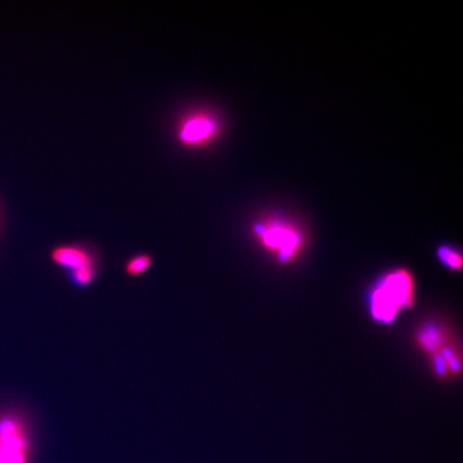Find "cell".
Segmentation results:
<instances>
[{"instance_id": "1", "label": "cell", "mask_w": 463, "mask_h": 463, "mask_svg": "<svg viewBox=\"0 0 463 463\" xmlns=\"http://www.w3.org/2000/svg\"><path fill=\"white\" fill-rule=\"evenodd\" d=\"M416 302L415 278L408 269L397 268L376 279L367 295L370 317L381 326H391Z\"/></svg>"}, {"instance_id": "2", "label": "cell", "mask_w": 463, "mask_h": 463, "mask_svg": "<svg viewBox=\"0 0 463 463\" xmlns=\"http://www.w3.org/2000/svg\"><path fill=\"white\" fill-rule=\"evenodd\" d=\"M259 244L277 263L288 265L302 256L305 237L302 231L281 219L260 220L252 228Z\"/></svg>"}, {"instance_id": "3", "label": "cell", "mask_w": 463, "mask_h": 463, "mask_svg": "<svg viewBox=\"0 0 463 463\" xmlns=\"http://www.w3.org/2000/svg\"><path fill=\"white\" fill-rule=\"evenodd\" d=\"M222 131V120L215 112L206 108H196L177 120L175 137L184 148L201 149L215 142Z\"/></svg>"}, {"instance_id": "4", "label": "cell", "mask_w": 463, "mask_h": 463, "mask_svg": "<svg viewBox=\"0 0 463 463\" xmlns=\"http://www.w3.org/2000/svg\"><path fill=\"white\" fill-rule=\"evenodd\" d=\"M31 434L27 422L17 412L0 414V463H29Z\"/></svg>"}, {"instance_id": "5", "label": "cell", "mask_w": 463, "mask_h": 463, "mask_svg": "<svg viewBox=\"0 0 463 463\" xmlns=\"http://www.w3.org/2000/svg\"><path fill=\"white\" fill-rule=\"evenodd\" d=\"M55 265L71 273L78 286L86 287L94 282L98 274V260L94 251L80 244L60 245L51 251Z\"/></svg>"}, {"instance_id": "6", "label": "cell", "mask_w": 463, "mask_h": 463, "mask_svg": "<svg viewBox=\"0 0 463 463\" xmlns=\"http://www.w3.org/2000/svg\"><path fill=\"white\" fill-rule=\"evenodd\" d=\"M454 341L455 335L448 324L437 318L422 322L414 333L415 345L428 358L437 354Z\"/></svg>"}, {"instance_id": "7", "label": "cell", "mask_w": 463, "mask_h": 463, "mask_svg": "<svg viewBox=\"0 0 463 463\" xmlns=\"http://www.w3.org/2000/svg\"><path fill=\"white\" fill-rule=\"evenodd\" d=\"M431 372L439 380L458 378L462 372L461 347L457 341L428 358Z\"/></svg>"}, {"instance_id": "8", "label": "cell", "mask_w": 463, "mask_h": 463, "mask_svg": "<svg viewBox=\"0 0 463 463\" xmlns=\"http://www.w3.org/2000/svg\"><path fill=\"white\" fill-rule=\"evenodd\" d=\"M437 258L444 268L451 271H460L462 269L463 260L459 249L448 244L439 246L437 249Z\"/></svg>"}, {"instance_id": "9", "label": "cell", "mask_w": 463, "mask_h": 463, "mask_svg": "<svg viewBox=\"0 0 463 463\" xmlns=\"http://www.w3.org/2000/svg\"><path fill=\"white\" fill-rule=\"evenodd\" d=\"M153 259L146 253H138L127 260L125 264L126 274L129 277H140L152 268Z\"/></svg>"}]
</instances>
